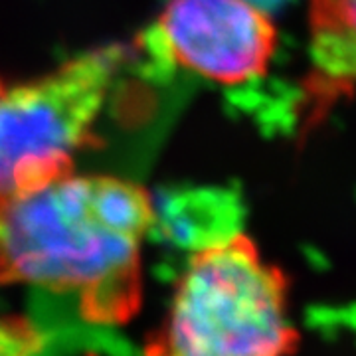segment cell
<instances>
[{
	"label": "cell",
	"mask_w": 356,
	"mask_h": 356,
	"mask_svg": "<svg viewBox=\"0 0 356 356\" xmlns=\"http://www.w3.org/2000/svg\"><path fill=\"white\" fill-rule=\"evenodd\" d=\"M154 222L147 188L76 168L2 192L0 287L67 295L89 325H127L143 307V243Z\"/></svg>",
	"instance_id": "obj_1"
},
{
	"label": "cell",
	"mask_w": 356,
	"mask_h": 356,
	"mask_svg": "<svg viewBox=\"0 0 356 356\" xmlns=\"http://www.w3.org/2000/svg\"><path fill=\"white\" fill-rule=\"evenodd\" d=\"M293 277L238 229L192 250L140 356H297Z\"/></svg>",
	"instance_id": "obj_2"
},
{
	"label": "cell",
	"mask_w": 356,
	"mask_h": 356,
	"mask_svg": "<svg viewBox=\"0 0 356 356\" xmlns=\"http://www.w3.org/2000/svg\"><path fill=\"white\" fill-rule=\"evenodd\" d=\"M125 60V48L109 46L34 81L0 79V194L74 168V156L97 145L95 125Z\"/></svg>",
	"instance_id": "obj_3"
},
{
	"label": "cell",
	"mask_w": 356,
	"mask_h": 356,
	"mask_svg": "<svg viewBox=\"0 0 356 356\" xmlns=\"http://www.w3.org/2000/svg\"><path fill=\"white\" fill-rule=\"evenodd\" d=\"M156 40L175 64L228 88L266 77L280 46L273 18L252 0H168Z\"/></svg>",
	"instance_id": "obj_4"
},
{
	"label": "cell",
	"mask_w": 356,
	"mask_h": 356,
	"mask_svg": "<svg viewBox=\"0 0 356 356\" xmlns=\"http://www.w3.org/2000/svg\"><path fill=\"white\" fill-rule=\"evenodd\" d=\"M307 93L315 105L356 91V0H307Z\"/></svg>",
	"instance_id": "obj_5"
},
{
	"label": "cell",
	"mask_w": 356,
	"mask_h": 356,
	"mask_svg": "<svg viewBox=\"0 0 356 356\" xmlns=\"http://www.w3.org/2000/svg\"><path fill=\"white\" fill-rule=\"evenodd\" d=\"M46 334L34 318L16 313L0 315V356H42Z\"/></svg>",
	"instance_id": "obj_6"
}]
</instances>
